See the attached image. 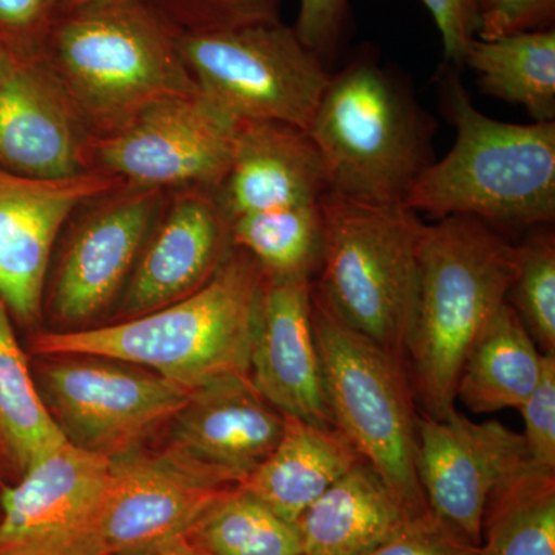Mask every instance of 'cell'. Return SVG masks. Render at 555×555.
<instances>
[{"mask_svg":"<svg viewBox=\"0 0 555 555\" xmlns=\"http://www.w3.org/2000/svg\"><path fill=\"white\" fill-rule=\"evenodd\" d=\"M122 185L98 170L54 179L0 170V297L11 317L38 323L62 229L80 204Z\"/></svg>","mask_w":555,"mask_h":555,"instance_id":"15","label":"cell"},{"mask_svg":"<svg viewBox=\"0 0 555 555\" xmlns=\"http://www.w3.org/2000/svg\"><path fill=\"white\" fill-rule=\"evenodd\" d=\"M36 369L43 404L73 447L116 456L169 423L192 390L155 372L94 356H47Z\"/></svg>","mask_w":555,"mask_h":555,"instance_id":"9","label":"cell"},{"mask_svg":"<svg viewBox=\"0 0 555 555\" xmlns=\"http://www.w3.org/2000/svg\"><path fill=\"white\" fill-rule=\"evenodd\" d=\"M262 276L257 259L233 246L218 272L195 294L108 326L39 334L31 347L42 357L122 361L188 390L228 375H248Z\"/></svg>","mask_w":555,"mask_h":555,"instance_id":"2","label":"cell"},{"mask_svg":"<svg viewBox=\"0 0 555 555\" xmlns=\"http://www.w3.org/2000/svg\"><path fill=\"white\" fill-rule=\"evenodd\" d=\"M233 488L203 483L158 454L134 449L116 456L98 535L100 555L144 554L182 539Z\"/></svg>","mask_w":555,"mask_h":555,"instance_id":"19","label":"cell"},{"mask_svg":"<svg viewBox=\"0 0 555 555\" xmlns=\"http://www.w3.org/2000/svg\"><path fill=\"white\" fill-rule=\"evenodd\" d=\"M463 64L477 73L485 94L521 105L534 122L555 119L554 28L488 40L470 38Z\"/></svg>","mask_w":555,"mask_h":555,"instance_id":"24","label":"cell"},{"mask_svg":"<svg viewBox=\"0 0 555 555\" xmlns=\"http://www.w3.org/2000/svg\"><path fill=\"white\" fill-rule=\"evenodd\" d=\"M313 286L358 334L406 361L425 222L401 206H374L328 190Z\"/></svg>","mask_w":555,"mask_h":555,"instance_id":"6","label":"cell"},{"mask_svg":"<svg viewBox=\"0 0 555 555\" xmlns=\"http://www.w3.org/2000/svg\"><path fill=\"white\" fill-rule=\"evenodd\" d=\"M456 68V67H455ZM452 65L441 69L454 147L434 160L404 206L434 219L470 217L491 228L535 229L555 219V120L511 124L478 112Z\"/></svg>","mask_w":555,"mask_h":555,"instance_id":"3","label":"cell"},{"mask_svg":"<svg viewBox=\"0 0 555 555\" xmlns=\"http://www.w3.org/2000/svg\"><path fill=\"white\" fill-rule=\"evenodd\" d=\"M62 11L78 9V7L90 5V3L101 2V0H61Z\"/></svg>","mask_w":555,"mask_h":555,"instance_id":"38","label":"cell"},{"mask_svg":"<svg viewBox=\"0 0 555 555\" xmlns=\"http://www.w3.org/2000/svg\"><path fill=\"white\" fill-rule=\"evenodd\" d=\"M177 43L201 93L233 118L309 130L331 73L294 27L281 21L235 30L177 33Z\"/></svg>","mask_w":555,"mask_h":555,"instance_id":"8","label":"cell"},{"mask_svg":"<svg viewBox=\"0 0 555 555\" xmlns=\"http://www.w3.org/2000/svg\"><path fill=\"white\" fill-rule=\"evenodd\" d=\"M409 518L374 467L361 460L299 518L302 555H361Z\"/></svg>","mask_w":555,"mask_h":555,"instance_id":"22","label":"cell"},{"mask_svg":"<svg viewBox=\"0 0 555 555\" xmlns=\"http://www.w3.org/2000/svg\"><path fill=\"white\" fill-rule=\"evenodd\" d=\"M232 248L229 219L217 190H167L120 294V320L145 315L195 294L214 278Z\"/></svg>","mask_w":555,"mask_h":555,"instance_id":"16","label":"cell"},{"mask_svg":"<svg viewBox=\"0 0 555 555\" xmlns=\"http://www.w3.org/2000/svg\"><path fill=\"white\" fill-rule=\"evenodd\" d=\"M93 137L158 102L201 93L177 31L145 0H101L61 11L33 51Z\"/></svg>","mask_w":555,"mask_h":555,"instance_id":"1","label":"cell"},{"mask_svg":"<svg viewBox=\"0 0 555 555\" xmlns=\"http://www.w3.org/2000/svg\"><path fill=\"white\" fill-rule=\"evenodd\" d=\"M361 460L335 427L284 415L276 448L241 486L288 524L297 525L306 509Z\"/></svg>","mask_w":555,"mask_h":555,"instance_id":"21","label":"cell"},{"mask_svg":"<svg viewBox=\"0 0 555 555\" xmlns=\"http://www.w3.org/2000/svg\"><path fill=\"white\" fill-rule=\"evenodd\" d=\"M177 33L235 30L281 22L283 0H145Z\"/></svg>","mask_w":555,"mask_h":555,"instance_id":"30","label":"cell"},{"mask_svg":"<svg viewBox=\"0 0 555 555\" xmlns=\"http://www.w3.org/2000/svg\"><path fill=\"white\" fill-rule=\"evenodd\" d=\"M61 11V0H0V43L31 56Z\"/></svg>","mask_w":555,"mask_h":555,"instance_id":"35","label":"cell"},{"mask_svg":"<svg viewBox=\"0 0 555 555\" xmlns=\"http://www.w3.org/2000/svg\"><path fill=\"white\" fill-rule=\"evenodd\" d=\"M112 460L68 441L0 485V555H100Z\"/></svg>","mask_w":555,"mask_h":555,"instance_id":"12","label":"cell"},{"mask_svg":"<svg viewBox=\"0 0 555 555\" xmlns=\"http://www.w3.org/2000/svg\"><path fill=\"white\" fill-rule=\"evenodd\" d=\"M408 352L423 414L444 418L470 347L506 302L520 248L486 222L448 217L425 224Z\"/></svg>","mask_w":555,"mask_h":555,"instance_id":"4","label":"cell"},{"mask_svg":"<svg viewBox=\"0 0 555 555\" xmlns=\"http://www.w3.org/2000/svg\"><path fill=\"white\" fill-rule=\"evenodd\" d=\"M238 119L198 93L158 102L93 137L91 170L134 188L218 190L232 166Z\"/></svg>","mask_w":555,"mask_h":555,"instance_id":"10","label":"cell"},{"mask_svg":"<svg viewBox=\"0 0 555 555\" xmlns=\"http://www.w3.org/2000/svg\"><path fill=\"white\" fill-rule=\"evenodd\" d=\"M520 264L506 302L542 353L555 356V236L547 225L518 246Z\"/></svg>","mask_w":555,"mask_h":555,"instance_id":"29","label":"cell"},{"mask_svg":"<svg viewBox=\"0 0 555 555\" xmlns=\"http://www.w3.org/2000/svg\"><path fill=\"white\" fill-rule=\"evenodd\" d=\"M545 353L516 310L503 302L470 347L456 382L455 398L474 414L518 409L539 385Z\"/></svg>","mask_w":555,"mask_h":555,"instance_id":"23","label":"cell"},{"mask_svg":"<svg viewBox=\"0 0 555 555\" xmlns=\"http://www.w3.org/2000/svg\"><path fill=\"white\" fill-rule=\"evenodd\" d=\"M166 193L126 184L76 208L62 229L60 254L47 278L43 299L54 320L78 326L120 297Z\"/></svg>","mask_w":555,"mask_h":555,"instance_id":"11","label":"cell"},{"mask_svg":"<svg viewBox=\"0 0 555 555\" xmlns=\"http://www.w3.org/2000/svg\"><path fill=\"white\" fill-rule=\"evenodd\" d=\"M525 420L529 462L555 470V356L545 353L543 372L534 392L518 408Z\"/></svg>","mask_w":555,"mask_h":555,"instance_id":"33","label":"cell"},{"mask_svg":"<svg viewBox=\"0 0 555 555\" xmlns=\"http://www.w3.org/2000/svg\"><path fill=\"white\" fill-rule=\"evenodd\" d=\"M308 133L331 190L374 206L403 207L416 179L436 160L434 120L366 54L331 75Z\"/></svg>","mask_w":555,"mask_h":555,"instance_id":"5","label":"cell"},{"mask_svg":"<svg viewBox=\"0 0 555 555\" xmlns=\"http://www.w3.org/2000/svg\"><path fill=\"white\" fill-rule=\"evenodd\" d=\"M138 555H204L199 551L193 550L184 539L173 540L167 545L158 547V550L150 551V553Z\"/></svg>","mask_w":555,"mask_h":555,"instance_id":"37","label":"cell"},{"mask_svg":"<svg viewBox=\"0 0 555 555\" xmlns=\"http://www.w3.org/2000/svg\"><path fill=\"white\" fill-rule=\"evenodd\" d=\"M182 539L204 555H302L297 525L278 516L243 486L208 507Z\"/></svg>","mask_w":555,"mask_h":555,"instance_id":"27","label":"cell"},{"mask_svg":"<svg viewBox=\"0 0 555 555\" xmlns=\"http://www.w3.org/2000/svg\"><path fill=\"white\" fill-rule=\"evenodd\" d=\"M474 38L496 39L554 28L555 0H469Z\"/></svg>","mask_w":555,"mask_h":555,"instance_id":"31","label":"cell"},{"mask_svg":"<svg viewBox=\"0 0 555 555\" xmlns=\"http://www.w3.org/2000/svg\"><path fill=\"white\" fill-rule=\"evenodd\" d=\"M170 423L158 455L203 483L233 488L272 454L283 436L284 414L248 375H228L193 389Z\"/></svg>","mask_w":555,"mask_h":555,"instance_id":"13","label":"cell"},{"mask_svg":"<svg viewBox=\"0 0 555 555\" xmlns=\"http://www.w3.org/2000/svg\"><path fill=\"white\" fill-rule=\"evenodd\" d=\"M422 3L440 33L444 62L462 67L467 42L474 38L469 0H422Z\"/></svg>","mask_w":555,"mask_h":555,"instance_id":"36","label":"cell"},{"mask_svg":"<svg viewBox=\"0 0 555 555\" xmlns=\"http://www.w3.org/2000/svg\"><path fill=\"white\" fill-rule=\"evenodd\" d=\"M529 462L524 434L500 422L476 423L452 409L418 416L416 473L434 516L480 546L489 496Z\"/></svg>","mask_w":555,"mask_h":555,"instance_id":"14","label":"cell"},{"mask_svg":"<svg viewBox=\"0 0 555 555\" xmlns=\"http://www.w3.org/2000/svg\"><path fill=\"white\" fill-rule=\"evenodd\" d=\"M312 324L334 425L409 517L429 511L416 473L418 412L406 361L343 323L312 281Z\"/></svg>","mask_w":555,"mask_h":555,"instance_id":"7","label":"cell"},{"mask_svg":"<svg viewBox=\"0 0 555 555\" xmlns=\"http://www.w3.org/2000/svg\"><path fill=\"white\" fill-rule=\"evenodd\" d=\"M477 555H555V470L528 462L492 492Z\"/></svg>","mask_w":555,"mask_h":555,"instance_id":"26","label":"cell"},{"mask_svg":"<svg viewBox=\"0 0 555 555\" xmlns=\"http://www.w3.org/2000/svg\"><path fill=\"white\" fill-rule=\"evenodd\" d=\"M477 551L478 546L429 509L422 516L409 517L385 542L361 555H477Z\"/></svg>","mask_w":555,"mask_h":555,"instance_id":"32","label":"cell"},{"mask_svg":"<svg viewBox=\"0 0 555 555\" xmlns=\"http://www.w3.org/2000/svg\"><path fill=\"white\" fill-rule=\"evenodd\" d=\"M328 190L326 166L308 131L273 120H238L232 166L217 190L229 221L318 206Z\"/></svg>","mask_w":555,"mask_h":555,"instance_id":"20","label":"cell"},{"mask_svg":"<svg viewBox=\"0 0 555 555\" xmlns=\"http://www.w3.org/2000/svg\"><path fill=\"white\" fill-rule=\"evenodd\" d=\"M91 139L46 69L0 43V170L43 179L87 173Z\"/></svg>","mask_w":555,"mask_h":555,"instance_id":"18","label":"cell"},{"mask_svg":"<svg viewBox=\"0 0 555 555\" xmlns=\"http://www.w3.org/2000/svg\"><path fill=\"white\" fill-rule=\"evenodd\" d=\"M67 441L40 397L28 358L0 297V460L14 476Z\"/></svg>","mask_w":555,"mask_h":555,"instance_id":"25","label":"cell"},{"mask_svg":"<svg viewBox=\"0 0 555 555\" xmlns=\"http://www.w3.org/2000/svg\"><path fill=\"white\" fill-rule=\"evenodd\" d=\"M312 281L268 273L262 276L248 378L281 414L335 427L313 332Z\"/></svg>","mask_w":555,"mask_h":555,"instance_id":"17","label":"cell"},{"mask_svg":"<svg viewBox=\"0 0 555 555\" xmlns=\"http://www.w3.org/2000/svg\"><path fill=\"white\" fill-rule=\"evenodd\" d=\"M349 0H299L294 27L299 40L331 67L345 36Z\"/></svg>","mask_w":555,"mask_h":555,"instance_id":"34","label":"cell"},{"mask_svg":"<svg viewBox=\"0 0 555 555\" xmlns=\"http://www.w3.org/2000/svg\"><path fill=\"white\" fill-rule=\"evenodd\" d=\"M233 246L273 276L315 280L323 251V211L318 206L244 215L229 221Z\"/></svg>","mask_w":555,"mask_h":555,"instance_id":"28","label":"cell"}]
</instances>
